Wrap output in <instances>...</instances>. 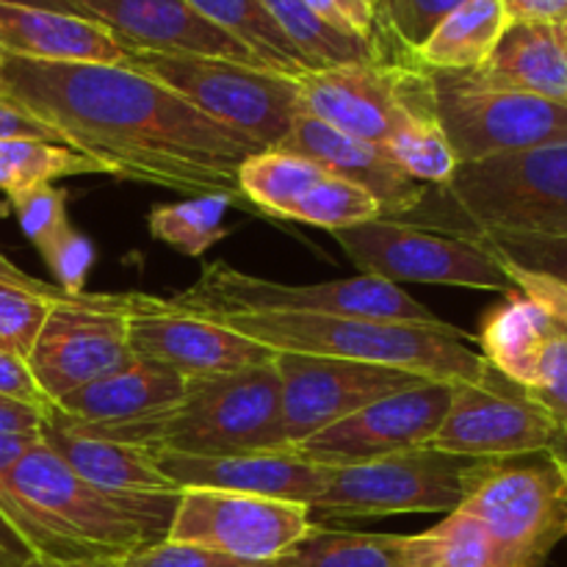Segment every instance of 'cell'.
I'll list each match as a JSON object with an SVG mask.
<instances>
[{
	"label": "cell",
	"instance_id": "37",
	"mask_svg": "<svg viewBox=\"0 0 567 567\" xmlns=\"http://www.w3.org/2000/svg\"><path fill=\"white\" fill-rule=\"evenodd\" d=\"M430 559L426 567H515L485 526L463 509L449 513L430 526Z\"/></svg>",
	"mask_w": 567,
	"mask_h": 567
},
{
	"label": "cell",
	"instance_id": "4",
	"mask_svg": "<svg viewBox=\"0 0 567 567\" xmlns=\"http://www.w3.org/2000/svg\"><path fill=\"white\" fill-rule=\"evenodd\" d=\"M208 319L264 343L271 352L391 365L449 385L476 382L491 369L485 358L465 343L468 336L463 330L321 313H214Z\"/></svg>",
	"mask_w": 567,
	"mask_h": 567
},
{
	"label": "cell",
	"instance_id": "57",
	"mask_svg": "<svg viewBox=\"0 0 567 567\" xmlns=\"http://www.w3.org/2000/svg\"><path fill=\"white\" fill-rule=\"evenodd\" d=\"M271 567H275V565H271Z\"/></svg>",
	"mask_w": 567,
	"mask_h": 567
},
{
	"label": "cell",
	"instance_id": "18",
	"mask_svg": "<svg viewBox=\"0 0 567 567\" xmlns=\"http://www.w3.org/2000/svg\"><path fill=\"white\" fill-rule=\"evenodd\" d=\"M133 358L161 363L183 377L233 374L275 360L264 343L208 316L175 308L169 299L131 291L127 313Z\"/></svg>",
	"mask_w": 567,
	"mask_h": 567
},
{
	"label": "cell",
	"instance_id": "11",
	"mask_svg": "<svg viewBox=\"0 0 567 567\" xmlns=\"http://www.w3.org/2000/svg\"><path fill=\"white\" fill-rule=\"evenodd\" d=\"M336 241L360 275L393 282L515 291V282L496 255L474 238L446 236L393 219H374L336 233Z\"/></svg>",
	"mask_w": 567,
	"mask_h": 567
},
{
	"label": "cell",
	"instance_id": "23",
	"mask_svg": "<svg viewBox=\"0 0 567 567\" xmlns=\"http://www.w3.org/2000/svg\"><path fill=\"white\" fill-rule=\"evenodd\" d=\"M0 53L31 61L122 64L127 48L109 28L86 17L0 3Z\"/></svg>",
	"mask_w": 567,
	"mask_h": 567
},
{
	"label": "cell",
	"instance_id": "29",
	"mask_svg": "<svg viewBox=\"0 0 567 567\" xmlns=\"http://www.w3.org/2000/svg\"><path fill=\"white\" fill-rule=\"evenodd\" d=\"M203 20L249 50L266 70L299 78L310 72L291 39L280 31L264 0H186Z\"/></svg>",
	"mask_w": 567,
	"mask_h": 567
},
{
	"label": "cell",
	"instance_id": "43",
	"mask_svg": "<svg viewBox=\"0 0 567 567\" xmlns=\"http://www.w3.org/2000/svg\"><path fill=\"white\" fill-rule=\"evenodd\" d=\"M120 567H271V565H255L244 563V559L225 557L210 548L192 546V543H175V540H158L150 546L138 548V551L127 554Z\"/></svg>",
	"mask_w": 567,
	"mask_h": 567
},
{
	"label": "cell",
	"instance_id": "30",
	"mask_svg": "<svg viewBox=\"0 0 567 567\" xmlns=\"http://www.w3.org/2000/svg\"><path fill=\"white\" fill-rule=\"evenodd\" d=\"M319 177H324L319 164L288 150H260L238 166L241 197L266 219L288 221L293 205Z\"/></svg>",
	"mask_w": 567,
	"mask_h": 567
},
{
	"label": "cell",
	"instance_id": "54",
	"mask_svg": "<svg viewBox=\"0 0 567 567\" xmlns=\"http://www.w3.org/2000/svg\"><path fill=\"white\" fill-rule=\"evenodd\" d=\"M548 452H551L554 457L559 460V465H563L565 474H567V430H559V435L554 437V443H551V449H548Z\"/></svg>",
	"mask_w": 567,
	"mask_h": 567
},
{
	"label": "cell",
	"instance_id": "31",
	"mask_svg": "<svg viewBox=\"0 0 567 567\" xmlns=\"http://www.w3.org/2000/svg\"><path fill=\"white\" fill-rule=\"evenodd\" d=\"M269 14L280 31L291 39L310 70H324L338 64H358V61H396L374 42L338 31L321 20L305 0H264Z\"/></svg>",
	"mask_w": 567,
	"mask_h": 567
},
{
	"label": "cell",
	"instance_id": "20",
	"mask_svg": "<svg viewBox=\"0 0 567 567\" xmlns=\"http://www.w3.org/2000/svg\"><path fill=\"white\" fill-rule=\"evenodd\" d=\"M153 457L177 491L208 487V491L247 493V496L280 498V502L310 507L327 485V468L305 463L291 452H255L233 454V457L153 452Z\"/></svg>",
	"mask_w": 567,
	"mask_h": 567
},
{
	"label": "cell",
	"instance_id": "34",
	"mask_svg": "<svg viewBox=\"0 0 567 567\" xmlns=\"http://www.w3.org/2000/svg\"><path fill=\"white\" fill-rule=\"evenodd\" d=\"M238 205L227 194H197L181 203L155 205L147 216L150 236L188 258H203L230 233L225 214Z\"/></svg>",
	"mask_w": 567,
	"mask_h": 567
},
{
	"label": "cell",
	"instance_id": "49",
	"mask_svg": "<svg viewBox=\"0 0 567 567\" xmlns=\"http://www.w3.org/2000/svg\"><path fill=\"white\" fill-rule=\"evenodd\" d=\"M0 138H42V142H55V136L42 122L28 116L25 111H20L3 97H0Z\"/></svg>",
	"mask_w": 567,
	"mask_h": 567
},
{
	"label": "cell",
	"instance_id": "21",
	"mask_svg": "<svg viewBox=\"0 0 567 567\" xmlns=\"http://www.w3.org/2000/svg\"><path fill=\"white\" fill-rule=\"evenodd\" d=\"M183 393L186 377L161 363L133 358L122 369L50 404L48 415L72 430H111L166 415L183 402Z\"/></svg>",
	"mask_w": 567,
	"mask_h": 567
},
{
	"label": "cell",
	"instance_id": "55",
	"mask_svg": "<svg viewBox=\"0 0 567 567\" xmlns=\"http://www.w3.org/2000/svg\"><path fill=\"white\" fill-rule=\"evenodd\" d=\"M559 39H563V44H565V53H567V22H563V25H559Z\"/></svg>",
	"mask_w": 567,
	"mask_h": 567
},
{
	"label": "cell",
	"instance_id": "17",
	"mask_svg": "<svg viewBox=\"0 0 567 567\" xmlns=\"http://www.w3.org/2000/svg\"><path fill=\"white\" fill-rule=\"evenodd\" d=\"M449 399H452L449 382H426L421 388L380 399L282 452H291L293 457L321 468H341V465L374 463L410 449H424L446 419Z\"/></svg>",
	"mask_w": 567,
	"mask_h": 567
},
{
	"label": "cell",
	"instance_id": "53",
	"mask_svg": "<svg viewBox=\"0 0 567 567\" xmlns=\"http://www.w3.org/2000/svg\"><path fill=\"white\" fill-rule=\"evenodd\" d=\"M0 3H11V6H37V9H50V11H66V14H78L81 11L70 3V0H0Z\"/></svg>",
	"mask_w": 567,
	"mask_h": 567
},
{
	"label": "cell",
	"instance_id": "56",
	"mask_svg": "<svg viewBox=\"0 0 567 567\" xmlns=\"http://www.w3.org/2000/svg\"><path fill=\"white\" fill-rule=\"evenodd\" d=\"M374 3H377V0H374Z\"/></svg>",
	"mask_w": 567,
	"mask_h": 567
},
{
	"label": "cell",
	"instance_id": "3",
	"mask_svg": "<svg viewBox=\"0 0 567 567\" xmlns=\"http://www.w3.org/2000/svg\"><path fill=\"white\" fill-rule=\"evenodd\" d=\"M404 225L446 236H567V142L457 164L446 186H426Z\"/></svg>",
	"mask_w": 567,
	"mask_h": 567
},
{
	"label": "cell",
	"instance_id": "50",
	"mask_svg": "<svg viewBox=\"0 0 567 567\" xmlns=\"http://www.w3.org/2000/svg\"><path fill=\"white\" fill-rule=\"evenodd\" d=\"M0 286H11V288H20V291L28 293H37V297L44 299H61L64 291H61L55 282H44L39 277H31L28 271L17 269V264H11L3 252H0Z\"/></svg>",
	"mask_w": 567,
	"mask_h": 567
},
{
	"label": "cell",
	"instance_id": "28",
	"mask_svg": "<svg viewBox=\"0 0 567 567\" xmlns=\"http://www.w3.org/2000/svg\"><path fill=\"white\" fill-rule=\"evenodd\" d=\"M507 28L502 0H468L454 9L415 50L413 64L426 72H471L487 61Z\"/></svg>",
	"mask_w": 567,
	"mask_h": 567
},
{
	"label": "cell",
	"instance_id": "6",
	"mask_svg": "<svg viewBox=\"0 0 567 567\" xmlns=\"http://www.w3.org/2000/svg\"><path fill=\"white\" fill-rule=\"evenodd\" d=\"M169 302L197 316L321 313L399 321V324H419L430 330H457L432 313L426 305L415 302L404 288L380 277L358 275L349 280L316 282V286H286V282L247 275L225 260L203 266L197 280L186 291L169 297Z\"/></svg>",
	"mask_w": 567,
	"mask_h": 567
},
{
	"label": "cell",
	"instance_id": "27",
	"mask_svg": "<svg viewBox=\"0 0 567 567\" xmlns=\"http://www.w3.org/2000/svg\"><path fill=\"white\" fill-rule=\"evenodd\" d=\"M426 559L430 532L374 535L316 524L313 532L277 559L275 567H426Z\"/></svg>",
	"mask_w": 567,
	"mask_h": 567
},
{
	"label": "cell",
	"instance_id": "2",
	"mask_svg": "<svg viewBox=\"0 0 567 567\" xmlns=\"http://www.w3.org/2000/svg\"><path fill=\"white\" fill-rule=\"evenodd\" d=\"M0 498L39 557L125 559L164 540L175 513L172 496H120L72 474L44 443L33 446L9 476Z\"/></svg>",
	"mask_w": 567,
	"mask_h": 567
},
{
	"label": "cell",
	"instance_id": "13",
	"mask_svg": "<svg viewBox=\"0 0 567 567\" xmlns=\"http://www.w3.org/2000/svg\"><path fill=\"white\" fill-rule=\"evenodd\" d=\"M310 507L247 493L186 487L177 493L166 540L192 543L225 557L275 565L313 532Z\"/></svg>",
	"mask_w": 567,
	"mask_h": 567
},
{
	"label": "cell",
	"instance_id": "9",
	"mask_svg": "<svg viewBox=\"0 0 567 567\" xmlns=\"http://www.w3.org/2000/svg\"><path fill=\"white\" fill-rule=\"evenodd\" d=\"M480 460L437 449H410L374 463L327 468V485L310 513L324 520L391 518V515L454 513L474 485Z\"/></svg>",
	"mask_w": 567,
	"mask_h": 567
},
{
	"label": "cell",
	"instance_id": "33",
	"mask_svg": "<svg viewBox=\"0 0 567 567\" xmlns=\"http://www.w3.org/2000/svg\"><path fill=\"white\" fill-rule=\"evenodd\" d=\"M78 175H109V166L42 138H0V192L6 197Z\"/></svg>",
	"mask_w": 567,
	"mask_h": 567
},
{
	"label": "cell",
	"instance_id": "38",
	"mask_svg": "<svg viewBox=\"0 0 567 567\" xmlns=\"http://www.w3.org/2000/svg\"><path fill=\"white\" fill-rule=\"evenodd\" d=\"M491 249L504 269L543 277L567 293V236H524V233H480L474 236Z\"/></svg>",
	"mask_w": 567,
	"mask_h": 567
},
{
	"label": "cell",
	"instance_id": "15",
	"mask_svg": "<svg viewBox=\"0 0 567 567\" xmlns=\"http://www.w3.org/2000/svg\"><path fill=\"white\" fill-rule=\"evenodd\" d=\"M302 111L338 133L385 144L393 125L430 97V75L410 61H358L297 78Z\"/></svg>",
	"mask_w": 567,
	"mask_h": 567
},
{
	"label": "cell",
	"instance_id": "39",
	"mask_svg": "<svg viewBox=\"0 0 567 567\" xmlns=\"http://www.w3.org/2000/svg\"><path fill=\"white\" fill-rule=\"evenodd\" d=\"M468 0H377L380 25L388 42L396 44L408 61L435 33V28Z\"/></svg>",
	"mask_w": 567,
	"mask_h": 567
},
{
	"label": "cell",
	"instance_id": "16",
	"mask_svg": "<svg viewBox=\"0 0 567 567\" xmlns=\"http://www.w3.org/2000/svg\"><path fill=\"white\" fill-rule=\"evenodd\" d=\"M563 426L520 385L487 369L476 382L452 385L446 419L430 449L468 460L548 452Z\"/></svg>",
	"mask_w": 567,
	"mask_h": 567
},
{
	"label": "cell",
	"instance_id": "45",
	"mask_svg": "<svg viewBox=\"0 0 567 567\" xmlns=\"http://www.w3.org/2000/svg\"><path fill=\"white\" fill-rule=\"evenodd\" d=\"M0 396L50 410L48 396L42 393L39 382L33 380L28 360L14 352H6V349H0Z\"/></svg>",
	"mask_w": 567,
	"mask_h": 567
},
{
	"label": "cell",
	"instance_id": "12",
	"mask_svg": "<svg viewBox=\"0 0 567 567\" xmlns=\"http://www.w3.org/2000/svg\"><path fill=\"white\" fill-rule=\"evenodd\" d=\"M131 293H78L50 302L28 365L50 404L133 360Z\"/></svg>",
	"mask_w": 567,
	"mask_h": 567
},
{
	"label": "cell",
	"instance_id": "46",
	"mask_svg": "<svg viewBox=\"0 0 567 567\" xmlns=\"http://www.w3.org/2000/svg\"><path fill=\"white\" fill-rule=\"evenodd\" d=\"M44 419H48V410L0 396V435H20V432L42 435Z\"/></svg>",
	"mask_w": 567,
	"mask_h": 567
},
{
	"label": "cell",
	"instance_id": "25",
	"mask_svg": "<svg viewBox=\"0 0 567 567\" xmlns=\"http://www.w3.org/2000/svg\"><path fill=\"white\" fill-rule=\"evenodd\" d=\"M465 75L480 86L535 94L567 105V53L559 25L507 22L485 64Z\"/></svg>",
	"mask_w": 567,
	"mask_h": 567
},
{
	"label": "cell",
	"instance_id": "10",
	"mask_svg": "<svg viewBox=\"0 0 567 567\" xmlns=\"http://www.w3.org/2000/svg\"><path fill=\"white\" fill-rule=\"evenodd\" d=\"M435 116L460 164L567 142V105L487 89L465 72H426Z\"/></svg>",
	"mask_w": 567,
	"mask_h": 567
},
{
	"label": "cell",
	"instance_id": "1",
	"mask_svg": "<svg viewBox=\"0 0 567 567\" xmlns=\"http://www.w3.org/2000/svg\"><path fill=\"white\" fill-rule=\"evenodd\" d=\"M0 97L42 122L59 144L109 166L116 181L188 197L227 194L249 210L238 166L260 150L131 66L0 53Z\"/></svg>",
	"mask_w": 567,
	"mask_h": 567
},
{
	"label": "cell",
	"instance_id": "44",
	"mask_svg": "<svg viewBox=\"0 0 567 567\" xmlns=\"http://www.w3.org/2000/svg\"><path fill=\"white\" fill-rule=\"evenodd\" d=\"M324 22L349 37H360L365 42L380 44L388 53V37L382 33L380 11L374 0H305Z\"/></svg>",
	"mask_w": 567,
	"mask_h": 567
},
{
	"label": "cell",
	"instance_id": "36",
	"mask_svg": "<svg viewBox=\"0 0 567 567\" xmlns=\"http://www.w3.org/2000/svg\"><path fill=\"white\" fill-rule=\"evenodd\" d=\"M374 219H382L380 203L363 186L330 172H324V177H319L288 214V221H302L330 233L352 230Z\"/></svg>",
	"mask_w": 567,
	"mask_h": 567
},
{
	"label": "cell",
	"instance_id": "48",
	"mask_svg": "<svg viewBox=\"0 0 567 567\" xmlns=\"http://www.w3.org/2000/svg\"><path fill=\"white\" fill-rule=\"evenodd\" d=\"M31 557H39L28 537L22 535L20 526L6 509L3 498H0V567H22Z\"/></svg>",
	"mask_w": 567,
	"mask_h": 567
},
{
	"label": "cell",
	"instance_id": "26",
	"mask_svg": "<svg viewBox=\"0 0 567 567\" xmlns=\"http://www.w3.org/2000/svg\"><path fill=\"white\" fill-rule=\"evenodd\" d=\"M557 324L559 316L551 305L515 288L482 319L476 336L480 354L491 369L529 391L543 349Z\"/></svg>",
	"mask_w": 567,
	"mask_h": 567
},
{
	"label": "cell",
	"instance_id": "14",
	"mask_svg": "<svg viewBox=\"0 0 567 567\" xmlns=\"http://www.w3.org/2000/svg\"><path fill=\"white\" fill-rule=\"evenodd\" d=\"M280 377V449H291L327 426L393 393L435 382L391 365L275 352Z\"/></svg>",
	"mask_w": 567,
	"mask_h": 567
},
{
	"label": "cell",
	"instance_id": "24",
	"mask_svg": "<svg viewBox=\"0 0 567 567\" xmlns=\"http://www.w3.org/2000/svg\"><path fill=\"white\" fill-rule=\"evenodd\" d=\"M42 443L53 449L61 463L100 491L120 496H172L181 493L169 476L158 468L155 457L144 449L86 435L59 424L48 415L42 426Z\"/></svg>",
	"mask_w": 567,
	"mask_h": 567
},
{
	"label": "cell",
	"instance_id": "7",
	"mask_svg": "<svg viewBox=\"0 0 567 567\" xmlns=\"http://www.w3.org/2000/svg\"><path fill=\"white\" fill-rule=\"evenodd\" d=\"M122 64L158 81L199 114L247 138L258 150L280 147L302 111L297 78L266 66L150 50H127Z\"/></svg>",
	"mask_w": 567,
	"mask_h": 567
},
{
	"label": "cell",
	"instance_id": "35",
	"mask_svg": "<svg viewBox=\"0 0 567 567\" xmlns=\"http://www.w3.org/2000/svg\"><path fill=\"white\" fill-rule=\"evenodd\" d=\"M504 271H507L518 291L535 293L543 302L551 305L559 316L557 330L551 332L540 354V363H537L535 380L529 385V396L540 402L551 413V419L563 430H567V293L559 286H554V282L543 280V277L515 269Z\"/></svg>",
	"mask_w": 567,
	"mask_h": 567
},
{
	"label": "cell",
	"instance_id": "47",
	"mask_svg": "<svg viewBox=\"0 0 567 567\" xmlns=\"http://www.w3.org/2000/svg\"><path fill=\"white\" fill-rule=\"evenodd\" d=\"M507 22H567V0H502Z\"/></svg>",
	"mask_w": 567,
	"mask_h": 567
},
{
	"label": "cell",
	"instance_id": "52",
	"mask_svg": "<svg viewBox=\"0 0 567 567\" xmlns=\"http://www.w3.org/2000/svg\"><path fill=\"white\" fill-rule=\"evenodd\" d=\"M122 559H55L31 557L22 567H120Z\"/></svg>",
	"mask_w": 567,
	"mask_h": 567
},
{
	"label": "cell",
	"instance_id": "19",
	"mask_svg": "<svg viewBox=\"0 0 567 567\" xmlns=\"http://www.w3.org/2000/svg\"><path fill=\"white\" fill-rule=\"evenodd\" d=\"M81 17L109 28L127 50L188 53L264 66L244 44L197 14L186 0H70Z\"/></svg>",
	"mask_w": 567,
	"mask_h": 567
},
{
	"label": "cell",
	"instance_id": "22",
	"mask_svg": "<svg viewBox=\"0 0 567 567\" xmlns=\"http://www.w3.org/2000/svg\"><path fill=\"white\" fill-rule=\"evenodd\" d=\"M277 150L302 155L330 175L347 177L363 186L380 203L382 219L404 221L424 199V183H415L413 177L404 175L382 144L343 136L336 127L313 120L305 111H299L291 133Z\"/></svg>",
	"mask_w": 567,
	"mask_h": 567
},
{
	"label": "cell",
	"instance_id": "5",
	"mask_svg": "<svg viewBox=\"0 0 567 567\" xmlns=\"http://www.w3.org/2000/svg\"><path fill=\"white\" fill-rule=\"evenodd\" d=\"M78 432L144 449L150 454L233 457V454L277 452L280 377L275 371V360L233 374L186 377L183 402L166 415L142 424Z\"/></svg>",
	"mask_w": 567,
	"mask_h": 567
},
{
	"label": "cell",
	"instance_id": "40",
	"mask_svg": "<svg viewBox=\"0 0 567 567\" xmlns=\"http://www.w3.org/2000/svg\"><path fill=\"white\" fill-rule=\"evenodd\" d=\"M50 302H55V299L0 286V349L28 360L33 341L39 336V327L48 316Z\"/></svg>",
	"mask_w": 567,
	"mask_h": 567
},
{
	"label": "cell",
	"instance_id": "42",
	"mask_svg": "<svg viewBox=\"0 0 567 567\" xmlns=\"http://www.w3.org/2000/svg\"><path fill=\"white\" fill-rule=\"evenodd\" d=\"M9 205L25 238L37 249L48 244L61 227L70 225V219H66V192L55 188L53 183H42V186L11 194Z\"/></svg>",
	"mask_w": 567,
	"mask_h": 567
},
{
	"label": "cell",
	"instance_id": "51",
	"mask_svg": "<svg viewBox=\"0 0 567 567\" xmlns=\"http://www.w3.org/2000/svg\"><path fill=\"white\" fill-rule=\"evenodd\" d=\"M39 443H42V435H28V432H20V435H0V480L9 476L17 468V463L33 446H39Z\"/></svg>",
	"mask_w": 567,
	"mask_h": 567
},
{
	"label": "cell",
	"instance_id": "32",
	"mask_svg": "<svg viewBox=\"0 0 567 567\" xmlns=\"http://www.w3.org/2000/svg\"><path fill=\"white\" fill-rule=\"evenodd\" d=\"M382 147L404 175L413 177L415 183H424V186H446L460 164L435 116L432 89L424 103L413 105L393 125L391 136L385 138Z\"/></svg>",
	"mask_w": 567,
	"mask_h": 567
},
{
	"label": "cell",
	"instance_id": "8",
	"mask_svg": "<svg viewBox=\"0 0 567 567\" xmlns=\"http://www.w3.org/2000/svg\"><path fill=\"white\" fill-rule=\"evenodd\" d=\"M457 509L480 520L515 567H546L567 540V474L551 452L480 460Z\"/></svg>",
	"mask_w": 567,
	"mask_h": 567
},
{
	"label": "cell",
	"instance_id": "41",
	"mask_svg": "<svg viewBox=\"0 0 567 567\" xmlns=\"http://www.w3.org/2000/svg\"><path fill=\"white\" fill-rule=\"evenodd\" d=\"M39 255L44 258L64 297H78L86 291L89 271L94 266V244L89 241V236H83L72 225H64L48 244L39 247Z\"/></svg>",
	"mask_w": 567,
	"mask_h": 567
}]
</instances>
